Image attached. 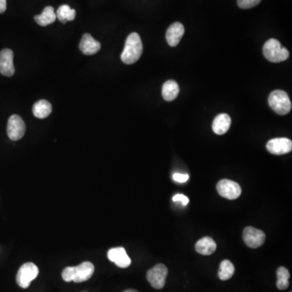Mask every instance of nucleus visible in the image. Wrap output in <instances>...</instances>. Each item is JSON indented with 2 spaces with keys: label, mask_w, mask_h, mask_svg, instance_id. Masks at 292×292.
<instances>
[{
  "label": "nucleus",
  "mask_w": 292,
  "mask_h": 292,
  "mask_svg": "<svg viewBox=\"0 0 292 292\" xmlns=\"http://www.w3.org/2000/svg\"><path fill=\"white\" fill-rule=\"evenodd\" d=\"M234 273V265L229 260H224L221 262L219 270V277L221 280H228L233 276Z\"/></svg>",
  "instance_id": "412c9836"
},
{
  "label": "nucleus",
  "mask_w": 292,
  "mask_h": 292,
  "mask_svg": "<svg viewBox=\"0 0 292 292\" xmlns=\"http://www.w3.org/2000/svg\"><path fill=\"white\" fill-rule=\"evenodd\" d=\"M189 179V176L188 174H180V173H174L173 174V180L178 183H185L188 181Z\"/></svg>",
  "instance_id": "393cba45"
},
{
  "label": "nucleus",
  "mask_w": 292,
  "mask_h": 292,
  "mask_svg": "<svg viewBox=\"0 0 292 292\" xmlns=\"http://www.w3.org/2000/svg\"><path fill=\"white\" fill-rule=\"evenodd\" d=\"M52 112L51 104L47 100L37 101L33 107V113L35 117L45 119L48 117Z\"/></svg>",
  "instance_id": "6ab92c4d"
},
{
  "label": "nucleus",
  "mask_w": 292,
  "mask_h": 292,
  "mask_svg": "<svg viewBox=\"0 0 292 292\" xmlns=\"http://www.w3.org/2000/svg\"><path fill=\"white\" fill-rule=\"evenodd\" d=\"M167 275L168 269L167 266L163 264H158L148 271L146 278L153 288L160 290L164 287Z\"/></svg>",
  "instance_id": "423d86ee"
},
{
  "label": "nucleus",
  "mask_w": 292,
  "mask_h": 292,
  "mask_svg": "<svg viewBox=\"0 0 292 292\" xmlns=\"http://www.w3.org/2000/svg\"><path fill=\"white\" fill-rule=\"evenodd\" d=\"M56 17L62 23L65 24L68 22H72L75 17V11L70 6L64 4L60 6L57 10Z\"/></svg>",
  "instance_id": "aec40b11"
},
{
  "label": "nucleus",
  "mask_w": 292,
  "mask_h": 292,
  "mask_svg": "<svg viewBox=\"0 0 292 292\" xmlns=\"http://www.w3.org/2000/svg\"><path fill=\"white\" fill-rule=\"evenodd\" d=\"M56 18V13L54 12V8L50 6L46 7L43 13L34 16L35 22L41 26H47L54 23Z\"/></svg>",
  "instance_id": "a211bd4d"
},
{
  "label": "nucleus",
  "mask_w": 292,
  "mask_h": 292,
  "mask_svg": "<svg viewBox=\"0 0 292 292\" xmlns=\"http://www.w3.org/2000/svg\"><path fill=\"white\" fill-rule=\"evenodd\" d=\"M263 54L266 60L272 63H280L289 58L287 49L282 47L279 41L275 38L268 40L263 47Z\"/></svg>",
  "instance_id": "7ed1b4c3"
},
{
  "label": "nucleus",
  "mask_w": 292,
  "mask_h": 292,
  "mask_svg": "<svg viewBox=\"0 0 292 292\" xmlns=\"http://www.w3.org/2000/svg\"><path fill=\"white\" fill-rule=\"evenodd\" d=\"M180 93V87L177 82L173 80L165 82L163 86V97L167 102H171L177 98Z\"/></svg>",
  "instance_id": "f3484780"
},
{
  "label": "nucleus",
  "mask_w": 292,
  "mask_h": 292,
  "mask_svg": "<svg viewBox=\"0 0 292 292\" xmlns=\"http://www.w3.org/2000/svg\"><path fill=\"white\" fill-rule=\"evenodd\" d=\"M266 149L272 154H286L291 151L292 142L288 138H275L267 142Z\"/></svg>",
  "instance_id": "9d476101"
},
{
  "label": "nucleus",
  "mask_w": 292,
  "mask_h": 292,
  "mask_svg": "<svg viewBox=\"0 0 292 292\" xmlns=\"http://www.w3.org/2000/svg\"><path fill=\"white\" fill-rule=\"evenodd\" d=\"M261 0H238L237 4L240 8L243 9H249V8H254L258 6V4L261 3Z\"/></svg>",
  "instance_id": "5701e85b"
},
{
  "label": "nucleus",
  "mask_w": 292,
  "mask_h": 292,
  "mask_svg": "<svg viewBox=\"0 0 292 292\" xmlns=\"http://www.w3.org/2000/svg\"><path fill=\"white\" fill-rule=\"evenodd\" d=\"M196 251L198 254L204 256H209L213 254L216 248L217 244L215 242V240L210 237H204L198 240L195 246Z\"/></svg>",
  "instance_id": "dca6fc26"
},
{
  "label": "nucleus",
  "mask_w": 292,
  "mask_h": 292,
  "mask_svg": "<svg viewBox=\"0 0 292 292\" xmlns=\"http://www.w3.org/2000/svg\"><path fill=\"white\" fill-rule=\"evenodd\" d=\"M94 273V265L89 261H85L77 266H69L63 270L62 277L65 282L83 283L89 280Z\"/></svg>",
  "instance_id": "f03ea898"
},
{
  "label": "nucleus",
  "mask_w": 292,
  "mask_h": 292,
  "mask_svg": "<svg viewBox=\"0 0 292 292\" xmlns=\"http://www.w3.org/2000/svg\"><path fill=\"white\" fill-rule=\"evenodd\" d=\"M172 201L174 202L180 201V203L182 204L183 205H187L188 202H189V199L186 196L183 195V194H176V195L173 197Z\"/></svg>",
  "instance_id": "b1692460"
},
{
  "label": "nucleus",
  "mask_w": 292,
  "mask_h": 292,
  "mask_svg": "<svg viewBox=\"0 0 292 292\" xmlns=\"http://www.w3.org/2000/svg\"><path fill=\"white\" fill-rule=\"evenodd\" d=\"M277 287L279 290H286L289 286V279H290V273L288 269L286 268L281 266L277 270Z\"/></svg>",
  "instance_id": "4be33fe9"
},
{
  "label": "nucleus",
  "mask_w": 292,
  "mask_h": 292,
  "mask_svg": "<svg viewBox=\"0 0 292 292\" xmlns=\"http://www.w3.org/2000/svg\"><path fill=\"white\" fill-rule=\"evenodd\" d=\"M79 47L85 55H93L100 50L101 43L96 41L89 33H85L80 43Z\"/></svg>",
  "instance_id": "ddd939ff"
},
{
  "label": "nucleus",
  "mask_w": 292,
  "mask_h": 292,
  "mask_svg": "<svg viewBox=\"0 0 292 292\" xmlns=\"http://www.w3.org/2000/svg\"><path fill=\"white\" fill-rule=\"evenodd\" d=\"M217 190L219 195L228 200H236L241 195V187L232 180H222L218 183Z\"/></svg>",
  "instance_id": "6e6552de"
},
{
  "label": "nucleus",
  "mask_w": 292,
  "mask_h": 292,
  "mask_svg": "<svg viewBox=\"0 0 292 292\" xmlns=\"http://www.w3.org/2000/svg\"><path fill=\"white\" fill-rule=\"evenodd\" d=\"M123 292H138V290H133V289H128V290H125Z\"/></svg>",
  "instance_id": "bb28decb"
},
{
  "label": "nucleus",
  "mask_w": 292,
  "mask_h": 292,
  "mask_svg": "<svg viewBox=\"0 0 292 292\" xmlns=\"http://www.w3.org/2000/svg\"><path fill=\"white\" fill-rule=\"evenodd\" d=\"M269 107L272 110L280 115H285L288 114L291 110V103L288 94L283 90L277 89L269 94Z\"/></svg>",
  "instance_id": "20e7f679"
},
{
  "label": "nucleus",
  "mask_w": 292,
  "mask_h": 292,
  "mask_svg": "<svg viewBox=\"0 0 292 292\" xmlns=\"http://www.w3.org/2000/svg\"><path fill=\"white\" fill-rule=\"evenodd\" d=\"M184 34V27L180 22L170 25L166 34L167 43L170 47H176Z\"/></svg>",
  "instance_id": "4468645a"
},
{
  "label": "nucleus",
  "mask_w": 292,
  "mask_h": 292,
  "mask_svg": "<svg viewBox=\"0 0 292 292\" xmlns=\"http://www.w3.org/2000/svg\"><path fill=\"white\" fill-rule=\"evenodd\" d=\"M25 130L26 126L22 117L17 114H12L8 120L7 128L8 138L14 142L19 141L25 135Z\"/></svg>",
  "instance_id": "0eeeda50"
},
{
  "label": "nucleus",
  "mask_w": 292,
  "mask_h": 292,
  "mask_svg": "<svg viewBox=\"0 0 292 292\" xmlns=\"http://www.w3.org/2000/svg\"><path fill=\"white\" fill-rule=\"evenodd\" d=\"M13 51L10 49H4L0 51V73L5 76H12L15 73L13 64Z\"/></svg>",
  "instance_id": "9b49d317"
},
{
  "label": "nucleus",
  "mask_w": 292,
  "mask_h": 292,
  "mask_svg": "<svg viewBox=\"0 0 292 292\" xmlns=\"http://www.w3.org/2000/svg\"><path fill=\"white\" fill-rule=\"evenodd\" d=\"M143 53V45L139 34L132 33L126 40L121 60L125 64H133L138 62Z\"/></svg>",
  "instance_id": "f257e3e1"
},
{
  "label": "nucleus",
  "mask_w": 292,
  "mask_h": 292,
  "mask_svg": "<svg viewBox=\"0 0 292 292\" xmlns=\"http://www.w3.org/2000/svg\"><path fill=\"white\" fill-rule=\"evenodd\" d=\"M109 260L114 262L120 268H127L131 265L132 261L130 259L125 249L122 247L111 248L107 254Z\"/></svg>",
  "instance_id": "f8f14e48"
},
{
  "label": "nucleus",
  "mask_w": 292,
  "mask_h": 292,
  "mask_svg": "<svg viewBox=\"0 0 292 292\" xmlns=\"http://www.w3.org/2000/svg\"><path fill=\"white\" fill-rule=\"evenodd\" d=\"M231 124V119L227 114H220L213 120L212 128L217 135H223L228 131Z\"/></svg>",
  "instance_id": "2eb2a0df"
},
{
  "label": "nucleus",
  "mask_w": 292,
  "mask_h": 292,
  "mask_svg": "<svg viewBox=\"0 0 292 292\" xmlns=\"http://www.w3.org/2000/svg\"><path fill=\"white\" fill-rule=\"evenodd\" d=\"M39 269L37 265L32 262L24 264L21 266L16 275V283L22 288H28L32 281L37 278Z\"/></svg>",
  "instance_id": "39448f33"
},
{
  "label": "nucleus",
  "mask_w": 292,
  "mask_h": 292,
  "mask_svg": "<svg viewBox=\"0 0 292 292\" xmlns=\"http://www.w3.org/2000/svg\"><path fill=\"white\" fill-rule=\"evenodd\" d=\"M244 243L251 248H258L265 243V234L262 230L247 226L243 232Z\"/></svg>",
  "instance_id": "1a4fd4ad"
},
{
  "label": "nucleus",
  "mask_w": 292,
  "mask_h": 292,
  "mask_svg": "<svg viewBox=\"0 0 292 292\" xmlns=\"http://www.w3.org/2000/svg\"><path fill=\"white\" fill-rule=\"evenodd\" d=\"M7 9V0H0V14L4 13Z\"/></svg>",
  "instance_id": "a878e982"
}]
</instances>
